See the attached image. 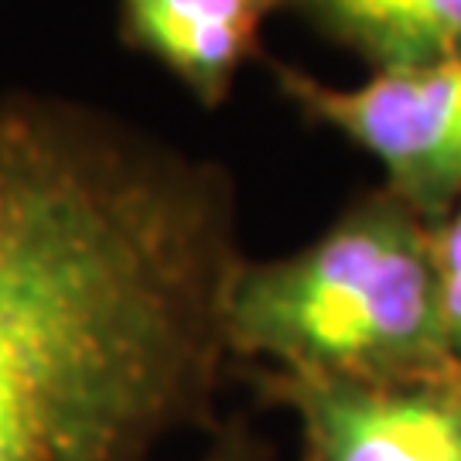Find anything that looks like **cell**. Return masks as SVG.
<instances>
[{"label":"cell","mask_w":461,"mask_h":461,"mask_svg":"<svg viewBox=\"0 0 461 461\" xmlns=\"http://www.w3.org/2000/svg\"><path fill=\"white\" fill-rule=\"evenodd\" d=\"M230 178L68 103H0V461H148L205 411Z\"/></svg>","instance_id":"obj_1"},{"label":"cell","mask_w":461,"mask_h":461,"mask_svg":"<svg viewBox=\"0 0 461 461\" xmlns=\"http://www.w3.org/2000/svg\"><path fill=\"white\" fill-rule=\"evenodd\" d=\"M294 411L304 461H461V373L411 383L270 373Z\"/></svg>","instance_id":"obj_4"},{"label":"cell","mask_w":461,"mask_h":461,"mask_svg":"<svg viewBox=\"0 0 461 461\" xmlns=\"http://www.w3.org/2000/svg\"><path fill=\"white\" fill-rule=\"evenodd\" d=\"M434 270L445 348L461 373V202L441 222H434Z\"/></svg>","instance_id":"obj_7"},{"label":"cell","mask_w":461,"mask_h":461,"mask_svg":"<svg viewBox=\"0 0 461 461\" xmlns=\"http://www.w3.org/2000/svg\"><path fill=\"white\" fill-rule=\"evenodd\" d=\"M287 0H120V34L202 103L219 106L260 55V34Z\"/></svg>","instance_id":"obj_5"},{"label":"cell","mask_w":461,"mask_h":461,"mask_svg":"<svg viewBox=\"0 0 461 461\" xmlns=\"http://www.w3.org/2000/svg\"><path fill=\"white\" fill-rule=\"evenodd\" d=\"M270 68L304 120L376 158L386 188L430 226L461 202V62L376 72L356 89L280 62Z\"/></svg>","instance_id":"obj_3"},{"label":"cell","mask_w":461,"mask_h":461,"mask_svg":"<svg viewBox=\"0 0 461 461\" xmlns=\"http://www.w3.org/2000/svg\"><path fill=\"white\" fill-rule=\"evenodd\" d=\"M287 11L376 72L461 62V0H287Z\"/></svg>","instance_id":"obj_6"},{"label":"cell","mask_w":461,"mask_h":461,"mask_svg":"<svg viewBox=\"0 0 461 461\" xmlns=\"http://www.w3.org/2000/svg\"><path fill=\"white\" fill-rule=\"evenodd\" d=\"M222 342L294 376H455L438 312L434 226L386 185L363 192L304 249L240 260L222 297Z\"/></svg>","instance_id":"obj_2"},{"label":"cell","mask_w":461,"mask_h":461,"mask_svg":"<svg viewBox=\"0 0 461 461\" xmlns=\"http://www.w3.org/2000/svg\"><path fill=\"white\" fill-rule=\"evenodd\" d=\"M205 461H264V451L257 445V438H249L247 430H230V434L209 451Z\"/></svg>","instance_id":"obj_8"}]
</instances>
